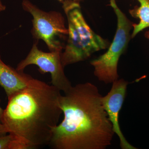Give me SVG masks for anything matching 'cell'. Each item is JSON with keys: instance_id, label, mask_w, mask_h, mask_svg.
Returning <instances> with one entry per match:
<instances>
[{"instance_id": "cell-13", "label": "cell", "mask_w": 149, "mask_h": 149, "mask_svg": "<svg viewBox=\"0 0 149 149\" xmlns=\"http://www.w3.org/2000/svg\"><path fill=\"white\" fill-rule=\"evenodd\" d=\"M3 111L4 109H3L0 107V123H1L2 119V116Z\"/></svg>"}, {"instance_id": "cell-14", "label": "cell", "mask_w": 149, "mask_h": 149, "mask_svg": "<svg viewBox=\"0 0 149 149\" xmlns=\"http://www.w3.org/2000/svg\"><path fill=\"white\" fill-rule=\"evenodd\" d=\"M145 36L147 39L149 40V30L145 32Z\"/></svg>"}, {"instance_id": "cell-6", "label": "cell", "mask_w": 149, "mask_h": 149, "mask_svg": "<svg viewBox=\"0 0 149 149\" xmlns=\"http://www.w3.org/2000/svg\"><path fill=\"white\" fill-rule=\"evenodd\" d=\"M38 41L34 43L31 50L24 59L17 65L16 69L23 71L28 65H35L42 74L50 73L52 85L65 93L72 87L71 83L64 72L61 62L62 50L45 52L37 47Z\"/></svg>"}, {"instance_id": "cell-10", "label": "cell", "mask_w": 149, "mask_h": 149, "mask_svg": "<svg viewBox=\"0 0 149 149\" xmlns=\"http://www.w3.org/2000/svg\"><path fill=\"white\" fill-rule=\"evenodd\" d=\"M0 149H19L14 137L8 135L0 136Z\"/></svg>"}, {"instance_id": "cell-3", "label": "cell", "mask_w": 149, "mask_h": 149, "mask_svg": "<svg viewBox=\"0 0 149 149\" xmlns=\"http://www.w3.org/2000/svg\"><path fill=\"white\" fill-rule=\"evenodd\" d=\"M63 8L67 19L68 35L61 54L63 67L83 61L93 53L107 49L109 42L95 33L88 25L81 11L79 2L65 0Z\"/></svg>"}, {"instance_id": "cell-15", "label": "cell", "mask_w": 149, "mask_h": 149, "mask_svg": "<svg viewBox=\"0 0 149 149\" xmlns=\"http://www.w3.org/2000/svg\"><path fill=\"white\" fill-rule=\"evenodd\" d=\"M60 2H63V1H65V0H58ZM72 1H75L80 2V1H83V0H72Z\"/></svg>"}, {"instance_id": "cell-9", "label": "cell", "mask_w": 149, "mask_h": 149, "mask_svg": "<svg viewBox=\"0 0 149 149\" xmlns=\"http://www.w3.org/2000/svg\"><path fill=\"white\" fill-rule=\"evenodd\" d=\"M137 1L140 5L136 6L129 11L131 16L139 20V23L133 24V31L131 35L132 38L144 29L149 27V0Z\"/></svg>"}, {"instance_id": "cell-5", "label": "cell", "mask_w": 149, "mask_h": 149, "mask_svg": "<svg viewBox=\"0 0 149 149\" xmlns=\"http://www.w3.org/2000/svg\"><path fill=\"white\" fill-rule=\"evenodd\" d=\"M22 7L33 17L31 33L33 38L36 41H44L50 52L62 51L64 47L61 41L67 37L68 33L62 14L56 11L42 10L29 0H23Z\"/></svg>"}, {"instance_id": "cell-12", "label": "cell", "mask_w": 149, "mask_h": 149, "mask_svg": "<svg viewBox=\"0 0 149 149\" xmlns=\"http://www.w3.org/2000/svg\"><path fill=\"white\" fill-rule=\"evenodd\" d=\"M6 9V6L3 4L1 0H0V12L5 10Z\"/></svg>"}, {"instance_id": "cell-2", "label": "cell", "mask_w": 149, "mask_h": 149, "mask_svg": "<svg viewBox=\"0 0 149 149\" xmlns=\"http://www.w3.org/2000/svg\"><path fill=\"white\" fill-rule=\"evenodd\" d=\"M61 92L53 85L35 79L8 97L1 123L14 137L19 149H33L49 143L63 113Z\"/></svg>"}, {"instance_id": "cell-8", "label": "cell", "mask_w": 149, "mask_h": 149, "mask_svg": "<svg viewBox=\"0 0 149 149\" xmlns=\"http://www.w3.org/2000/svg\"><path fill=\"white\" fill-rule=\"evenodd\" d=\"M35 80L29 74L5 64L0 55V86L4 89L8 97L27 87Z\"/></svg>"}, {"instance_id": "cell-16", "label": "cell", "mask_w": 149, "mask_h": 149, "mask_svg": "<svg viewBox=\"0 0 149 149\" xmlns=\"http://www.w3.org/2000/svg\"><path fill=\"white\" fill-rule=\"evenodd\" d=\"M109 1H116V0H109Z\"/></svg>"}, {"instance_id": "cell-1", "label": "cell", "mask_w": 149, "mask_h": 149, "mask_svg": "<svg viewBox=\"0 0 149 149\" xmlns=\"http://www.w3.org/2000/svg\"><path fill=\"white\" fill-rule=\"evenodd\" d=\"M61 95L64 118L53 130L49 146L54 149H105L115 134L102 103V96L93 83L72 86Z\"/></svg>"}, {"instance_id": "cell-4", "label": "cell", "mask_w": 149, "mask_h": 149, "mask_svg": "<svg viewBox=\"0 0 149 149\" xmlns=\"http://www.w3.org/2000/svg\"><path fill=\"white\" fill-rule=\"evenodd\" d=\"M117 18V27L114 38L108 50L91 64L94 67V74L99 81L105 84L112 83L118 79V65L120 56L125 52L131 35L133 22L130 21L118 6L116 3H111Z\"/></svg>"}, {"instance_id": "cell-11", "label": "cell", "mask_w": 149, "mask_h": 149, "mask_svg": "<svg viewBox=\"0 0 149 149\" xmlns=\"http://www.w3.org/2000/svg\"><path fill=\"white\" fill-rule=\"evenodd\" d=\"M7 133H8L5 126L2 123H0V136H5Z\"/></svg>"}, {"instance_id": "cell-7", "label": "cell", "mask_w": 149, "mask_h": 149, "mask_svg": "<svg viewBox=\"0 0 149 149\" xmlns=\"http://www.w3.org/2000/svg\"><path fill=\"white\" fill-rule=\"evenodd\" d=\"M128 82L123 79H118L112 83L111 89L106 95L102 96V103L115 134L118 137L122 149H136L125 139L119 123V113L126 96Z\"/></svg>"}]
</instances>
